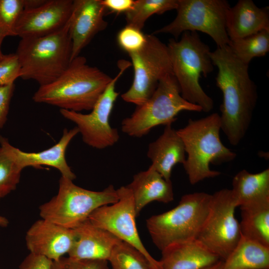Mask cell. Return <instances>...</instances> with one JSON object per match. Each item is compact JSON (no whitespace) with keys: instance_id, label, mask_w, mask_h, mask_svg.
Listing matches in <instances>:
<instances>
[{"instance_id":"74e56055","label":"cell","mask_w":269,"mask_h":269,"mask_svg":"<svg viewBox=\"0 0 269 269\" xmlns=\"http://www.w3.org/2000/svg\"><path fill=\"white\" fill-rule=\"evenodd\" d=\"M9 224V221L6 218L0 215V227H6Z\"/></svg>"},{"instance_id":"f546056e","label":"cell","mask_w":269,"mask_h":269,"mask_svg":"<svg viewBox=\"0 0 269 269\" xmlns=\"http://www.w3.org/2000/svg\"><path fill=\"white\" fill-rule=\"evenodd\" d=\"M24 8V0H0V37L16 36V25Z\"/></svg>"},{"instance_id":"7c38bea8","label":"cell","mask_w":269,"mask_h":269,"mask_svg":"<svg viewBox=\"0 0 269 269\" xmlns=\"http://www.w3.org/2000/svg\"><path fill=\"white\" fill-rule=\"evenodd\" d=\"M237 207L231 189H223L212 194L208 215L197 238L223 261L241 237L235 216Z\"/></svg>"},{"instance_id":"44dd1931","label":"cell","mask_w":269,"mask_h":269,"mask_svg":"<svg viewBox=\"0 0 269 269\" xmlns=\"http://www.w3.org/2000/svg\"><path fill=\"white\" fill-rule=\"evenodd\" d=\"M79 134L76 127L63 130L59 140L52 146L39 152H25L14 147L16 160L23 169L28 166H49L58 170L61 176L74 180L76 176L66 160L67 148L72 139Z\"/></svg>"},{"instance_id":"d6986e66","label":"cell","mask_w":269,"mask_h":269,"mask_svg":"<svg viewBox=\"0 0 269 269\" xmlns=\"http://www.w3.org/2000/svg\"><path fill=\"white\" fill-rule=\"evenodd\" d=\"M226 28L230 40L269 30V7L260 8L252 0H240L228 9Z\"/></svg>"},{"instance_id":"603a6c76","label":"cell","mask_w":269,"mask_h":269,"mask_svg":"<svg viewBox=\"0 0 269 269\" xmlns=\"http://www.w3.org/2000/svg\"><path fill=\"white\" fill-rule=\"evenodd\" d=\"M231 190L238 207L269 201V169L257 173L240 171L233 177Z\"/></svg>"},{"instance_id":"ac0fdd59","label":"cell","mask_w":269,"mask_h":269,"mask_svg":"<svg viewBox=\"0 0 269 269\" xmlns=\"http://www.w3.org/2000/svg\"><path fill=\"white\" fill-rule=\"evenodd\" d=\"M161 252V269H203L222 261L197 239L171 245Z\"/></svg>"},{"instance_id":"7a4b0ae2","label":"cell","mask_w":269,"mask_h":269,"mask_svg":"<svg viewBox=\"0 0 269 269\" xmlns=\"http://www.w3.org/2000/svg\"><path fill=\"white\" fill-rule=\"evenodd\" d=\"M113 78L78 56L55 81L39 86L32 99L38 103L80 112L91 110Z\"/></svg>"},{"instance_id":"e0dca14e","label":"cell","mask_w":269,"mask_h":269,"mask_svg":"<svg viewBox=\"0 0 269 269\" xmlns=\"http://www.w3.org/2000/svg\"><path fill=\"white\" fill-rule=\"evenodd\" d=\"M76 240L68 256L81 260L108 262L114 247L122 240L88 219L74 228Z\"/></svg>"},{"instance_id":"8fae6325","label":"cell","mask_w":269,"mask_h":269,"mask_svg":"<svg viewBox=\"0 0 269 269\" xmlns=\"http://www.w3.org/2000/svg\"><path fill=\"white\" fill-rule=\"evenodd\" d=\"M130 65L129 61H119L120 71L112 78L90 113L60 110L64 118L76 125L84 142L93 148L102 149L112 146L120 138L117 129L111 127L109 119L119 95L116 90L117 82Z\"/></svg>"},{"instance_id":"ba28073f","label":"cell","mask_w":269,"mask_h":269,"mask_svg":"<svg viewBox=\"0 0 269 269\" xmlns=\"http://www.w3.org/2000/svg\"><path fill=\"white\" fill-rule=\"evenodd\" d=\"M119 200L117 189L110 185L95 191L75 185L61 176L57 194L39 207L41 218L69 229H74L88 219L96 209Z\"/></svg>"},{"instance_id":"f35d334b","label":"cell","mask_w":269,"mask_h":269,"mask_svg":"<svg viewBox=\"0 0 269 269\" xmlns=\"http://www.w3.org/2000/svg\"><path fill=\"white\" fill-rule=\"evenodd\" d=\"M223 261H220L216 264L203 269H222Z\"/></svg>"},{"instance_id":"8992f818","label":"cell","mask_w":269,"mask_h":269,"mask_svg":"<svg viewBox=\"0 0 269 269\" xmlns=\"http://www.w3.org/2000/svg\"><path fill=\"white\" fill-rule=\"evenodd\" d=\"M211 198L212 194L203 192L186 194L174 208L148 218L146 228L155 246L162 251L171 245L197 239Z\"/></svg>"},{"instance_id":"484cf974","label":"cell","mask_w":269,"mask_h":269,"mask_svg":"<svg viewBox=\"0 0 269 269\" xmlns=\"http://www.w3.org/2000/svg\"><path fill=\"white\" fill-rule=\"evenodd\" d=\"M14 147L0 135V199L16 189L23 170L16 160Z\"/></svg>"},{"instance_id":"f1b7e54d","label":"cell","mask_w":269,"mask_h":269,"mask_svg":"<svg viewBox=\"0 0 269 269\" xmlns=\"http://www.w3.org/2000/svg\"><path fill=\"white\" fill-rule=\"evenodd\" d=\"M108 262L111 269H150L144 255L131 245L122 241L113 249Z\"/></svg>"},{"instance_id":"d590c367","label":"cell","mask_w":269,"mask_h":269,"mask_svg":"<svg viewBox=\"0 0 269 269\" xmlns=\"http://www.w3.org/2000/svg\"><path fill=\"white\" fill-rule=\"evenodd\" d=\"M102 3L106 10L112 12L126 13L132 7L134 0H101Z\"/></svg>"},{"instance_id":"ffe728a7","label":"cell","mask_w":269,"mask_h":269,"mask_svg":"<svg viewBox=\"0 0 269 269\" xmlns=\"http://www.w3.org/2000/svg\"><path fill=\"white\" fill-rule=\"evenodd\" d=\"M147 156L151 161L150 166L166 180H171L173 167L183 164L186 158L183 141L172 125L166 126L162 134L149 144Z\"/></svg>"},{"instance_id":"83f0119b","label":"cell","mask_w":269,"mask_h":269,"mask_svg":"<svg viewBox=\"0 0 269 269\" xmlns=\"http://www.w3.org/2000/svg\"><path fill=\"white\" fill-rule=\"evenodd\" d=\"M177 0H136L126 14L127 24L142 29L147 19L151 15L161 14L176 9Z\"/></svg>"},{"instance_id":"ab89813d","label":"cell","mask_w":269,"mask_h":269,"mask_svg":"<svg viewBox=\"0 0 269 269\" xmlns=\"http://www.w3.org/2000/svg\"><path fill=\"white\" fill-rule=\"evenodd\" d=\"M3 38L0 37V58L2 56L3 54L1 52V44L3 40Z\"/></svg>"},{"instance_id":"7402d4cb","label":"cell","mask_w":269,"mask_h":269,"mask_svg":"<svg viewBox=\"0 0 269 269\" xmlns=\"http://www.w3.org/2000/svg\"><path fill=\"white\" fill-rule=\"evenodd\" d=\"M127 186L133 194L136 217L152 201L168 203L174 199L171 181L166 180L150 165L147 170L134 175Z\"/></svg>"},{"instance_id":"1f68e13d","label":"cell","mask_w":269,"mask_h":269,"mask_svg":"<svg viewBox=\"0 0 269 269\" xmlns=\"http://www.w3.org/2000/svg\"><path fill=\"white\" fill-rule=\"evenodd\" d=\"M20 65L15 53L3 54L0 58V86L14 83L20 78Z\"/></svg>"},{"instance_id":"30bf717a","label":"cell","mask_w":269,"mask_h":269,"mask_svg":"<svg viewBox=\"0 0 269 269\" xmlns=\"http://www.w3.org/2000/svg\"><path fill=\"white\" fill-rule=\"evenodd\" d=\"M146 36L142 48L129 54L134 79L130 88L121 95L124 101L136 106L151 97L162 78L173 74L167 46L153 34Z\"/></svg>"},{"instance_id":"4dcf8cb0","label":"cell","mask_w":269,"mask_h":269,"mask_svg":"<svg viewBox=\"0 0 269 269\" xmlns=\"http://www.w3.org/2000/svg\"><path fill=\"white\" fill-rule=\"evenodd\" d=\"M117 39L119 46L129 54L142 48L146 41V36L141 29L127 24L119 31Z\"/></svg>"},{"instance_id":"5b68a950","label":"cell","mask_w":269,"mask_h":269,"mask_svg":"<svg viewBox=\"0 0 269 269\" xmlns=\"http://www.w3.org/2000/svg\"><path fill=\"white\" fill-rule=\"evenodd\" d=\"M70 18L61 29L47 35L21 38L16 55L20 65V78L33 80L40 86L51 83L68 68L71 61Z\"/></svg>"},{"instance_id":"d6a6232c","label":"cell","mask_w":269,"mask_h":269,"mask_svg":"<svg viewBox=\"0 0 269 269\" xmlns=\"http://www.w3.org/2000/svg\"><path fill=\"white\" fill-rule=\"evenodd\" d=\"M52 269H109L108 262L103 260H81L63 257L53 261Z\"/></svg>"},{"instance_id":"4fadbf2b","label":"cell","mask_w":269,"mask_h":269,"mask_svg":"<svg viewBox=\"0 0 269 269\" xmlns=\"http://www.w3.org/2000/svg\"><path fill=\"white\" fill-rule=\"evenodd\" d=\"M117 190L118 201L111 205H104L97 208L90 215L88 220L95 226L109 231L140 252L147 260L150 269H161L159 261L148 252L139 237L131 189L127 185Z\"/></svg>"},{"instance_id":"277c9868","label":"cell","mask_w":269,"mask_h":269,"mask_svg":"<svg viewBox=\"0 0 269 269\" xmlns=\"http://www.w3.org/2000/svg\"><path fill=\"white\" fill-rule=\"evenodd\" d=\"M173 75L182 97L188 102L209 112L214 102L201 87L199 80L213 70L209 47L203 42L197 32L185 31L179 40L170 39L167 45Z\"/></svg>"},{"instance_id":"9c48e42d","label":"cell","mask_w":269,"mask_h":269,"mask_svg":"<svg viewBox=\"0 0 269 269\" xmlns=\"http://www.w3.org/2000/svg\"><path fill=\"white\" fill-rule=\"evenodd\" d=\"M230 7L226 0H177L175 18L153 34H170L177 40L185 31H201L209 35L217 47H223L230 42L226 28Z\"/></svg>"},{"instance_id":"d4e9b609","label":"cell","mask_w":269,"mask_h":269,"mask_svg":"<svg viewBox=\"0 0 269 269\" xmlns=\"http://www.w3.org/2000/svg\"><path fill=\"white\" fill-rule=\"evenodd\" d=\"M240 208L241 235L269 247V201Z\"/></svg>"},{"instance_id":"836d02e7","label":"cell","mask_w":269,"mask_h":269,"mask_svg":"<svg viewBox=\"0 0 269 269\" xmlns=\"http://www.w3.org/2000/svg\"><path fill=\"white\" fill-rule=\"evenodd\" d=\"M14 88V83L0 86V130L6 122Z\"/></svg>"},{"instance_id":"6da1fadb","label":"cell","mask_w":269,"mask_h":269,"mask_svg":"<svg viewBox=\"0 0 269 269\" xmlns=\"http://www.w3.org/2000/svg\"><path fill=\"white\" fill-rule=\"evenodd\" d=\"M210 56L218 68L217 86L223 94L221 129L229 143L236 146L246 135L257 102V87L249 73V65L240 60L228 45L217 47Z\"/></svg>"},{"instance_id":"4316f807","label":"cell","mask_w":269,"mask_h":269,"mask_svg":"<svg viewBox=\"0 0 269 269\" xmlns=\"http://www.w3.org/2000/svg\"><path fill=\"white\" fill-rule=\"evenodd\" d=\"M228 46L240 60L249 65L253 58L264 56L269 52V30L230 40Z\"/></svg>"},{"instance_id":"5bb4252c","label":"cell","mask_w":269,"mask_h":269,"mask_svg":"<svg viewBox=\"0 0 269 269\" xmlns=\"http://www.w3.org/2000/svg\"><path fill=\"white\" fill-rule=\"evenodd\" d=\"M73 2L72 0H46L38 7L24 9L16 25V36L38 37L61 29L71 17Z\"/></svg>"},{"instance_id":"cb8c5ba5","label":"cell","mask_w":269,"mask_h":269,"mask_svg":"<svg viewBox=\"0 0 269 269\" xmlns=\"http://www.w3.org/2000/svg\"><path fill=\"white\" fill-rule=\"evenodd\" d=\"M222 269H269V247L241 235Z\"/></svg>"},{"instance_id":"3957f363","label":"cell","mask_w":269,"mask_h":269,"mask_svg":"<svg viewBox=\"0 0 269 269\" xmlns=\"http://www.w3.org/2000/svg\"><path fill=\"white\" fill-rule=\"evenodd\" d=\"M221 130L217 113L189 119L185 127L177 130L187 154L183 165L191 184L220 175V172L210 169V164H220L236 158V153L222 142Z\"/></svg>"},{"instance_id":"52a82bcc","label":"cell","mask_w":269,"mask_h":269,"mask_svg":"<svg viewBox=\"0 0 269 269\" xmlns=\"http://www.w3.org/2000/svg\"><path fill=\"white\" fill-rule=\"evenodd\" d=\"M183 111L200 112L202 110L183 98L175 78L170 74L159 82L146 101L123 120L121 130L130 136L141 137L156 126L172 125L177 115Z\"/></svg>"},{"instance_id":"e575fe53","label":"cell","mask_w":269,"mask_h":269,"mask_svg":"<svg viewBox=\"0 0 269 269\" xmlns=\"http://www.w3.org/2000/svg\"><path fill=\"white\" fill-rule=\"evenodd\" d=\"M53 261L41 256L29 253L18 269H52Z\"/></svg>"},{"instance_id":"2e32d148","label":"cell","mask_w":269,"mask_h":269,"mask_svg":"<svg viewBox=\"0 0 269 269\" xmlns=\"http://www.w3.org/2000/svg\"><path fill=\"white\" fill-rule=\"evenodd\" d=\"M106 9L101 0H74L69 29L72 42L71 61L99 32L104 30L108 22L104 19Z\"/></svg>"},{"instance_id":"8d00e7d4","label":"cell","mask_w":269,"mask_h":269,"mask_svg":"<svg viewBox=\"0 0 269 269\" xmlns=\"http://www.w3.org/2000/svg\"><path fill=\"white\" fill-rule=\"evenodd\" d=\"M46 0H24V9L38 7L45 2Z\"/></svg>"},{"instance_id":"9a60e30c","label":"cell","mask_w":269,"mask_h":269,"mask_svg":"<svg viewBox=\"0 0 269 269\" xmlns=\"http://www.w3.org/2000/svg\"><path fill=\"white\" fill-rule=\"evenodd\" d=\"M74 229H69L41 218L26 232V245L30 253L55 261L68 254L76 240Z\"/></svg>"}]
</instances>
